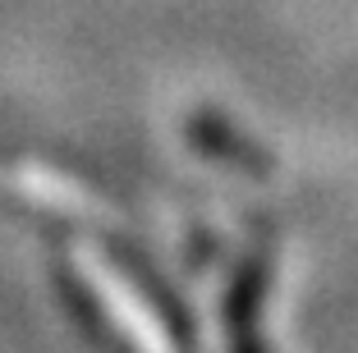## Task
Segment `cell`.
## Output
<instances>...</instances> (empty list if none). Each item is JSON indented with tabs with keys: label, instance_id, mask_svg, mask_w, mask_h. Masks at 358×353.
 Listing matches in <instances>:
<instances>
[{
	"label": "cell",
	"instance_id": "cell-3",
	"mask_svg": "<svg viewBox=\"0 0 358 353\" xmlns=\"http://www.w3.org/2000/svg\"><path fill=\"white\" fill-rule=\"evenodd\" d=\"M55 284H60L64 308L74 312L78 331H83V335H87V340H92L101 353H138L134 344H129V335L120 331L115 322H110V312L101 308V298H96V294L87 289V284L78 280V275H74L69 266H55Z\"/></svg>",
	"mask_w": 358,
	"mask_h": 353
},
{
	"label": "cell",
	"instance_id": "cell-2",
	"mask_svg": "<svg viewBox=\"0 0 358 353\" xmlns=\"http://www.w3.org/2000/svg\"><path fill=\"white\" fill-rule=\"evenodd\" d=\"M266 294V257H248L230 280L225 294V335H230V353H266L262 331H257V312H262Z\"/></svg>",
	"mask_w": 358,
	"mask_h": 353
},
{
	"label": "cell",
	"instance_id": "cell-1",
	"mask_svg": "<svg viewBox=\"0 0 358 353\" xmlns=\"http://www.w3.org/2000/svg\"><path fill=\"white\" fill-rule=\"evenodd\" d=\"M110 248V261H115L120 271H124V280L134 284L143 298L152 303V312H157V322H161V331L175 340V349L179 353H198V340H193V322H189V312H184V303L175 298V294L161 284V275L148 266L143 257H134V248H124L120 239H110L106 243Z\"/></svg>",
	"mask_w": 358,
	"mask_h": 353
}]
</instances>
